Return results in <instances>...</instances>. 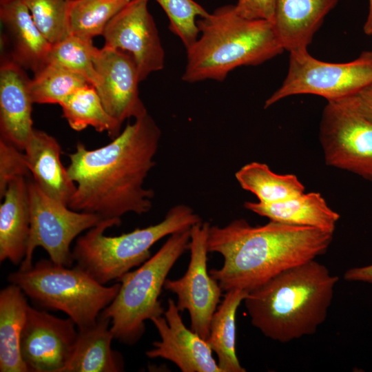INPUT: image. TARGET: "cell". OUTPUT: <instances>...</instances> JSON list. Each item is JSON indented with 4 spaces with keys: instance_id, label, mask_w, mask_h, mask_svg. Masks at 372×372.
I'll use <instances>...</instances> for the list:
<instances>
[{
    "instance_id": "4fadbf2b",
    "label": "cell",
    "mask_w": 372,
    "mask_h": 372,
    "mask_svg": "<svg viewBox=\"0 0 372 372\" xmlns=\"http://www.w3.org/2000/svg\"><path fill=\"white\" fill-rule=\"evenodd\" d=\"M74 322L29 305L21 337V354L28 372H61L78 336Z\"/></svg>"
},
{
    "instance_id": "44dd1931",
    "label": "cell",
    "mask_w": 372,
    "mask_h": 372,
    "mask_svg": "<svg viewBox=\"0 0 372 372\" xmlns=\"http://www.w3.org/2000/svg\"><path fill=\"white\" fill-rule=\"evenodd\" d=\"M245 208L270 221L335 231L340 215L331 209L320 193H302L275 203L245 202Z\"/></svg>"
},
{
    "instance_id": "1f68e13d",
    "label": "cell",
    "mask_w": 372,
    "mask_h": 372,
    "mask_svg": "<svg viewBox=\"0 0 372 372\" xmlns=\"http://www.w3.org/2000/svg\"><path fill=\"white\" fill-rule=\"evenodd\" d=\"M12 143L0 137V198L16 177L29 176L30 171L25 154Z\"/></svg>"
},
{
    "instance_id": "f1b7e54d",
    "label": "cell",
    "mask_w": 372,
    "mask_h": 372,
    "mask_svg": "<svg viewBox=\"0 0 372 372\" xmlns=\"http://www.w3.org/2000/svg\"><path fill=\"white\" fill-rule=\"evenodd\" d=\"M94 48L92 39L70 34L52 44L46 63L58 64L78 72L96 87L99 83V76L93 62Z\"/></svg>"
},
{
    "instance_id": "30bf717a",
    "label": "cell",
    "mask_w": 372,
    "mask_h": 372,
    "mask_svg": "<svg viewBox=\"0 0 372 372\" xmlns=\"http://www.w3.org/2000/svg\"><path fill=\"white\" fill-rule=\"evenodd\" d=\"M319 136L327 165L372 180V123L341 103L328 101Z\"/></svg>"
},
{
    "instance_id": "8d00e7d4",
    "label": "cell",
    "mask_w": 372,
    "mask_h": 372,
    "mask_svg": "<svg viewBox=\"0 0 372 372\" xmlns=\"http://www.w3.org/2000/svg\"><path fill=\"white\" fill-rule=\"evenodd\" d=\"M8 1V0H0V3L4 2V1Z\"/></svg>"
},
{
    "instance_id": "83f0119b",
    "label": "cell",
    "mask_w": 372,
    "mask_h": 372,
    "mask_svg": "<svg viewBox=\"0 0 372 372\" xmlns=\"http://www.w3.org/2000/svg\"><path fill=\"white\" fill-rule=\"evenodd\" d=\"M130 0H70L69 25L70 33L92 39L102 35L108 22Z\"/></svg>"
},
{
    "instance_id": "e0dca14e",
    "label": "cell",
    "mask_w": 372,
    "mask_h": 372,
    "mask_svg": "<svg viewBox=\"0 0 372 372\" xmlns=\"http://www.w3.org/2000/svg\"><path fill=\"white\" fill-rule=\"evenodd\" d=\"M340 0H276L272 22L285 50H307L327 14Z\"/></svg>"
},
{
    "instance_id": "f546056e",
    "label": "cell",
    "mask_w": 372,
    "mask_h": 372,
    "mask_svg": "<svg viewBox=\"0 0 372 372\" xmlns=\"http://www.w3.org/2000/svg\"><path fill=\"white\" fill-rule=\"evenodd\" d=\"M22 1L37 28L51 44L71 34L68 17L70 0Z\"/></svg>"
},
{
    "instance_id": "7c38bea8",
    "label": "cell",
    "mask_w": 372,
    "mask_h": 372,
    "mask_svg": "<svg viewBox=\"0 0 372 372\" xmlns=\"http://www.w3.org/2000/svg\"><path fill=\"white\" fill-rule=\"evenodd\" d=\"M149 1L130 0L108 22L102 34L105 47L127 52L133 57L140 82L165 65V52L147 8Z\"/></svg>"
},
{
    "instance_id": "277c9868",
    "label": "cell",
    "mask_w": 372,
    "mask_h": 372,
    "mask_svg": "<svg viewBox=\"0 0 372 372\" xmlns=\"http://www.w3.org/2000/svg\"><path fill=\"white\" fill-rule=\"evenodd\" d=\"M197 26L199 36L186 50L182 79L187 83L222 81L238 67L262 64L285 50L271 22L244 18L233 5L198 18Z\"/></svg>"
},
{
    "instance_id": "8992f818",
    "label": "cell",
    "mask_w": 372,
    "mask_h": 372,
    "mask_svg": "<svg viewBox=\"0 0 372 372\" xmlns=\"http://www.w3.org/2000/svg\"><path fill=\"white\" fill-rule=\"evenodd\" d=\"M190 229L169 236L156 254L116 281L121 283L118 292L101 312L111 320L114 339L133 345L143 335L145 322L164 314L158 298L171 269L189 249Z\"/></svg>"
},
{
    "instance_id": "836d02e7",
    "label": "cell",
    "mask_w": 372,
    "mask_h": 372,
    "mask_svg": "<svg viewBox=\"0 0 372 372\" xmlns=\"http://www.w3.org/2000/svg\"><path fill=\"white\" fill-rule=\"evenodd\" d=\"M372 123V82L362 90L337 101Z\"/></svg>"
},
{
    "instance_id": "7402d4cb",
    "label": "cell",
    "mask_w": 372,
    "mask_h": 372,
    "mask_svg": "<svg viewBox=\"0 0 372 372\" xmlns=\"http://www.w3.org/2000/svg\"><path fill=\"white\" fill-rule=\"evenodd\" d=\"M111 320L102 313L92 326L78 329L73 352L61 372H120L124 360L112 349Z\"/></svg>"
},
{
    "instance_id": "3957f363",
    "label": "cell",
    "mask_w": 372,
    "mask_h": 372,
    "mask_svg": "<svg viewBox=\"0 0 372 372\" xmlns=\"http://www.w3.org/2000/svg\"><path fill=\"white\" fill-rule=\"evenodd\" d=\"M338 277L316 260L285 271L244 300L252 325L287 343L314 334L325 321Z\"/></svg>"
},
{
    "instance_id": "d6a6232c",
    "label": "cell",
    "mask_w": 372,
    "mask_h": 372,
    "mask_svg": "<svg viewBox=\"0 0 372 372\" xmlns=\"http://www.w3.org/2000/svg\"><path fill=\"white\" fill-rule=\"evenodd\" d=\"M234 6L244 18L273 21L276 0H238Z\"/></svg>"
},
{
    "instance_id": "9a60e30c",
    "label": "cell",
    "mask_w": 372,
    "mask_h": 372,
    "mask_svg": "<svg viewBox=\"0 0 372 372\" xmlns=\"http://www.w3.org/2000/svg\"><path fill=\"white\" fill-rule=\"evenodd\" d=\"M163 315L151 320L161 340L145 352L149 358L169 360L183 372H221L206 340L185 327L172 299H168Z\"/></svg>"
},
{
    "instance_id": "cb8c5ba5",
    "label": "cell",
    "mask_w": 372,
    "mask_h": 372,
    "mask_svg": "<svg viewBox=\"0 0 372 372\" xmlns=\"http://www.w3.org/2000/svg\"><path fill=\"white\" fill-rule=\"evenodd\" d=\"M249 291L233 289L226 291L223 300L214 312L206 342L218 358L221 372H245L236 350V311Z\"/></svg>"
},
{
    "instance_id": "d4e9b609",
    "label": "cell",
    "mask_w": 372,
    "mask_h": 372,
    "mask_svg": "<svg viewBox=\"0 0 372 372\" xmlns=\"http://www.w3.org/2000/svg\"><path fill=\"white\" fill-rule=\"evenodd\" d=\"M60 105L63 117L75 131L92 126L99 132H107L112 139L121 133L122 125L107 113L92 85L78 89Z\"/></svg>"
},
{
    "instance_id": "5bb4252c",
    "label": "cell",
    "mask_w": 372,
    "mask_h": 372,
    "mask_svg": "<svg viewBox=\"0 0 372 372\" xmlns=\"http://www.w3.org/2000/svg\"><path fill=\"white\" fill-rule=\"evenodd\" d=\"M93 62L99 76L95 87L107 113L120 124L147 114L139 96L140 83L133 57L127 52L95 47Z\"/></svg>"
},
{
    "instance_id": "ba28073f",
    "label": "cell",
    "mask_w": 372,
    "mask_h": 372,
    "mask_svg": "<svg viewBox=\"0 0 372 372\" xmlns=\"http://www.w3.org/2000/svg\"><path fill=\"white\" fill-rule=\"evenodd\" d=\"M372 82V50L347 63H329L308 50L289 52L288 72L281 86L265 101L267 108L284 98L313 94L337 101L358 92Z\"/></svg>"
},
{
    "instance_id": "484cf974",
    "label": "cell",
    "mask_w": 372,
    "mask_h": 372,
    "mask_svg": "<svg viewBox=\"0 0 372 372\" xmlns=\"http://www.w3.org/2000/svg\"><path fill=\"white\" fill-rule=\"evenodd\" d=\"M240 186L262 203H275L300 195L304 187L294 174H278L265 163L251 162L235 174Z\"/></svg>"
},
{
    "instance_id": "4dcf8cb0",
    "label": "cell",
    "mask_w": 372,
    "mask_h": 372,
    "mask_svg": "<svg viewBox=\"0 0 372 372\" xmlns=\"http://www.w3.org/2000/svg\"><path fill=\"white\" fill-rule=\"evenodd\" d=\"M167 16L170 31L177 36L188 49L199 36L197 18L208 14L194 0H156Z\"/></svg>"
},
{
    "instance_id": "d6986e66",
    "label": "cell",
    "mask_w": 372,
    "mask_h": 372,
    "mask_svg": "<svg viewBox=\"0 0 372 372\" xmlns=\"http://www.w3.org/2000/svg\"><path fill=\"white\" fill-rule=\"evenodd\" d=\"M0 5V19L11 47L8 57L34 73L46 63L52 44L39 30L22 0H8Z\"/></svg>"
},
{
    "instance_id": "603a6c76",
    "label": "cell",
    "mask_w": 372,
    "mask_h": 372,
    "mask_svg": "<svg viewBox=\"0 0 372 372\" xmlns=\"http://www.w3.org/2000/svg\"><path fill=\"white\" fill-rule=\"evenodd\" d=\"M28 307L26 295L17 285L10 283L1 290V372H28L20 347Z\"/></svg>"
},
{
    "instance_id": "e575fe53",
    "label": "cell",
    "mask_w": 372,
    "mask_h": 372,
    "mask_svg": "<svg viewBox=\"0 0 372 372\" xmlns=\"http://www.w3.org/2000/svg\"><path fill=\"white\" fill-rule=\"evenodd\" d=\"M344 279L349 282H362L372 285V264L349 269L344 273Z\"/></svg>"
},
{
    "instance_id": "52a82bcc",
    "label": "cell",
    "mask_w": 372,
    "mask_h": 372,
    "mask_svg": "<svg viewBox=\"0 0 372 372\" xmlns=\"http://www.w3.org/2000/svg\"><path fill=\"white\" fill-rule=\"evenodd\" d=\"M37 305L61 311L71 318L77 329L93 325L100 313L114 300L121 283L106 287L77 266L57 265L41 259L27 270L8 276Z\"/></svg>"
},
{
    "instance_id": "7a4b0ae2",
    "label": "cell",
    "mask_w": 372,
    "mask_h": 372,
    "mask_svg": "<svg viewBox=\"0 0 372 372\" xmlns=\"http://www.w3.org/2000/svg\"><path fill=\"white\" fill-rule=\"evenodd\" d=\"M333 233L316 227L270 221L252 226L236 219L220 227L209 225V252L220 254L223 264L209 271L223 291H250L272 278L324 254Z\"/></svg>"
},
{
    "instance_id": "ac0fdd59",
    "label": "cell",
    "mask_w": 372,
    "mask_h": 372,
    "mask_svg": "<svg viewBox=\"0 0 372 372\" xmlns=\"http://www.w3.org/2000/svg\"><path fill=\"white\" fill-rule=\"evenodd\" d=\"M23 150L34 181L49 197L68 206L76 186L61 163L57 140L34 128Z\"/></svg>"
},
{
    "instance_id": "9c48e42d",
    "label": "cell",
    "mask_w": 372,
    "mask_h": 372,
    "mask_svg": "<svg viewBox=\"0 0 372 372\" xmlns=\"http://www.w3.org/2000/svg\"><path fill=\"white\" fill-rule=\"evenodd\" d=\"M30 229L26 255L19 269L31 268L34 249L41 247L54 263L70 267L74 263L70 245L81 232L101 220L77 211L46 195L34 181H28Z\"/></svg>"
},
{
    "instance_id": "5b68a950",
    "label": "cell",
    "mask_w": 372,
    "mask_h": 372,
    "mask_svg": "<svg viewBox=\"0 0 372 372\" xmlns=\"http://www.w3.org/2000/svg\"><path fill=\"white\" fill-rule=\"evenodd\" d=\"M201 221L194 209L185 204L170 208L157 224L116 236H105V231L121 223L101 220L78 237L72 249L74 261L76 266L102 285L116 281L149 259L151 247L161 239Z\"/></svg>"
},
{
    "instance_id": "2e32d148",
    "label": "cell",
    "mask_w": 372,
    "mask_h": 372,
    "mask_svg": "<svg viewBox=\"0 0 372 372\" xmlns=\"http://www.w3.org/2000/svg\"><path fill=\"white\" fill-rule=\"evenodd\" d=\"M30 79L25 69L9 57L1 59L0 67L1 138L19 149L33 132Z\"/></svg>"
},
{
    "instance_id": "ffe728a7",
    "label": "cell",
    "mask_w": 372,
    "mask_h": 372,
    "mask_svg": "<svg viewBox=\"0 0 372 372\" xmlns=\"http://www.w3.org/2000/svg\"><path fill=\"white\" fill-rule=\"evenodd\" d=\"M0 205V262L15 265L24 260L30 229L28 184L25 177L9 183Z\"/></svg>"
},
{
    "instance_id": "d590c367",
    "label": "cell",
    "mask_w": 372,
    "mask_h": 372,
    "mask_svg": "<svg viewBox=\"0 0 372 372\" xmlns=\"http://www.w3.org/2000/svg\"><path fill=\"white\" fill-rule=\"evenodd\" d=\"M363 31L365 34L372 36V0H369V12L363 26Z\"/></svg>"
},
{
    "instance_id": "8fae6325",
    "label": "cell",
    "mask_w": 372,
    "mask_h": 372,
    "mask_svg": "<svg viewBox=\"0 0 372 372\" xmlns=\"http://www.w3.org/2000/svg\"><path fill=\"white\" fill-rule=\"evenodd\" d=\"M210 224L200 222L190 229V260L185 273L176 280L166 279L163 288L177 296L180 311L189 312L191 329L206 340L210 323L222 296L218 282L207 271V235Z\"/></svg>"
},
{
    "instance_id": "4316f807",
    "label": "cell",
    "mask_w": 372,
    "mask_h": 372,
    "mask_svg": "<svg viewBox=\"0 0 372 372\" xmlns=\"http://www.w3.org/2000/svg\"><path fill=\"white\" fill-rule=\"evenodd\" d=\"M30 92L33 103L59 104L78 89L91 85L81 74L47 63L34 73Z\"/></svg>"
},
{
    "instance_id": "6da1fadb",
    "label": "cell",
    "mask_w": 372,
    "mask_h": 372,
    "mask_svg": "<svg viewBox=\"0 0 372 372\" xmlns=\"http://www.w3.org/2000/svg\"><path fill=\"white\" fill-rule=\"evenodd\" d=\"M161 131L147 113L127 123L107 145L87 149L78 143L67 168L76 191L68 207L121 223L129 212L146 214L154 192L144 182L155 165Z\"/></svg>"
}]
</instances>
